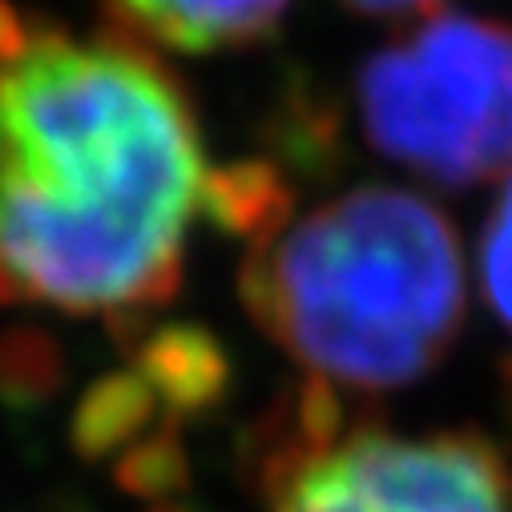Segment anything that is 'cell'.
<instances>
[{
	"label": "cell",
	"instance_id": "obj_6",
	"mask_svg": "<svg viewBox=\"0 0 512 512\" xmlns=\"http://www.w3.org/2000/svg\"><path fill=\"white\" fill-rule=\"evenodd\" d=\"M138 371L174 420L206 412L226 388V359L198 327H166L142 343Z\"/></svg>",
	"mask_w": 512,
	"mask_h": 512
},
{
	"label": "cell",
	"instance_id": "obj_8",
	"mask_svg": "<svg viewBox=\"0 0 512 512\" xmlns=\"http://www.w3.org/2000/svg\"><path fill=\"white\" fill-rule=\"evenodd\" d=\"M57 379L53 343L33 331H13L0 339V392L13 400L45 396L49 383Z\"/></svg>",
	"mask_w": 512,
	"mask_h": 512
},
{
	"label": "cell",
	"instance_id": "obj_1",
	"mask_svg": "<svg viewBox=\"0 0 512 512\" xmlns=\"http://www.w3.org/2000/svg\"><path fill=\"white\" fill-rule=\"evenodd\" d=\"M210 174L146 45L33 25L0 53V303L117 323L170 303Z\"/></svg>",
	"mask_w": 512,
	"mask_h": 512
},
{
	"label": "cell",
	"instance_id": "obj_11",
	"mask_svg": "<svg viewBox=\"0 0 512 512\" xmlns=\"http://www.w3.org/2000/svg\"><path fill=\"white\" fill-rule=\"evenodd\" d=\"M154 512H186V508H174V504H158Z\"/></svg>",
	"mask_w": 512,
	"mask_h": 512
},
{
	"label": "cell",
	"instance_id": "obj_4",
	"mask_svg": "<svg viewBox=\"0 0 512 512\" xmlns=\"http://www.w3.org/2000/svg\"><path fill=\"white\" fill-rule=\"evenodd\" d=\"M375 154L440 190L512 174V25L432 13L375 49L355 77Z\"/></svg>",
	"mask_w": 512,
	"mask_h": 512
},
{
	"label": "cell",
	"instance_id": "obj_3",
	"mask_svg": "<svg viewBox=\"0 0 512 512\" xmlns=\"http://www.w3.org/2000/svg\"><path fill=\"white\" fill-rule=\"evenodd\" d=\"M246 472L267 512H512V468L484 432L396 436L311 375L254 428Z\"/></svg>",
	"mask_w": 512,
	"mask_h": 512
},
{
	"label": "cell",
	"instance_id": "obj_10",
	"mask_svg": "<svg viewBox=\"0 0 512 512\" xmlns=\"http://www.w3.org/2000/svg\"><path fill=\"white\" fill-rule=\"evenodd\" d=\"M500 400H504V416L512 424V355H504V363H500Z\"/></svg>",
	"mask_w": 512,
	"mask_h": 512
},
{
	"label": "cell",
	"instance_id": "obj_2",
	"mask_svg": "<svg viewBox=\"0 0 512 512\" xmlns=\"http://www.w3.org/2000/svg\"><path fill=\"white\" fill-rule=\"evenodd\" d=\"M242 303L303 375L351 396L408 388L460 339V234L416 190L359 186L254 238Z\"/></svg>",
	"mask_w": 512,
	"mask_h": 512
},
{
	"label": "cell",
	"instance_id": "obj_9",
	"mask_svg": "<svg viewBox=\"0 0 512 512\" xmlns=\"http://www.w3.org/2000/svg\"><path fill=\"white\" fill-rule=\"evenodd\" d=\"M359 17H383V21H420L440 13L448 0H343Z\"/></svg>",
	"mask_w": 512,
	"mask_h": 512
},
{
	"label": "cell",
	"instance_id": "obj_7",
	"mask_svg": "<svg viewBox=\"0 0 512 512\" xmlns=\"http://www.w3.org/2000/svg\"><path fill=\"white\" fill-rule=\"evenodd\" d=\"M480 283L492 315L512 331V174L504 178L480 234Z\"/></svg>",
	"mask_w": 512,
	"mask_h": 512
},
{
	"label": "cell",
	"instance_id": "obj_5",
	"mask_svg": "<svg viewBox=\"0 0 512 512\" xmlns=\"http://www.w3.org/2000/svg\"><path fill=\"white\" fill-rule=\"evenodd\" d=\"M97 5L109 29L125 41L210 57L275 37L291 0H97Z\"/></svg>",
	"mask_w": 512,
	"mask_h": 512
}]
</instances>
